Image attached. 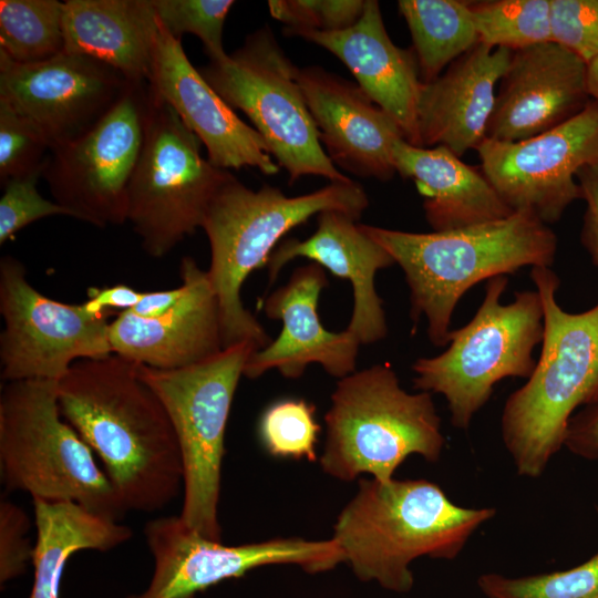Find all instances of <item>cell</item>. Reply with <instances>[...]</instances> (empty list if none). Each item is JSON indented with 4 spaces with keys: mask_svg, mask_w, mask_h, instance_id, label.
I'll return each instance as SVG.
<instances>
[{
    "mask_svg": "<svg viewBox=\"0 0 598 598\" xmlns=\"http://www.w3.org/2000/svg\"><path fill=\"white\" fill-rule=\"evenodd\" d=\"M138 367L115 353L79 360L58 381V399L127 511L150 513L183 489V463L167 410Z\"/></svg>",
    "mask_w": 598,
    "mask_h": 598,
    "instance_id": "cell-1",
    "label": "cell"
},
{
    "mask_svg": "<svg viewBox=\"0 0 598 598\" xmlns=\"http://www.w3.org/2000/svg\"><path fill=\"white\" fill-rule=\"evenodd\" d=\"M495 515L492 507L453 503L437 484L423 478L382 483L361 477L331 538L359 580L408 594L414 586L410 566L415 559H455Z\"/></svg>",
    "mask_w": 598,
    "mask_h": 598,
    "instance_id": "cell-2",
    "label": "cell"
},
{
    "mask_svg": "<svg viewBox=\"0 0 598 598\" xmlns=\"http://www.w3.org/2000/svg\"><path fill=\"white\" fill-rule=\"evenodd\" d=\"M360 226L403 270L413 326L424 316L435 347L448 344L453 312L467 290L523 267H550L558 247L554 230L528 212L445 231Z\"/></svg>",
    "mask_w": 598,
    "mask_h": 598,
    "instance_id": "cell-3",
    "label": "cell"
},
{
    "mask_svg": "<svg viewBox=\"0 0 598 598\" xmlns=\"http://www.w3.org/2000/svg\"><path fill=\"white\" fill-rule=\"evenodd\" d=\"M368 206L364 188L352 179L286 196L268 185L254 190L230 174L209 204L202 225L210 247L207 274L219 305L224 349L250 342L260 350L270 342L264 327L245 308L240 290L254 270L267 266L282 236L327 210L358 220Z\"/></svg>",
    "mask_w": 598,
    "mask_h": 598,
    "instance_id": "cell-4",
    "label": "cell"
},
{
    "mask_svg": "<svg viewBox=\"0 0 598 598\" xmlns=\"http://www.w3.org/2000/svg\"><path fill=\"white\" fill-rule=\"evenodd\" d=\"M530 278L544 309L542 351L530 377L506 400L501 432L516 472L536 478L564 446L574 411L598 403V303L565 311L550 267H533Z\"/></svg>",
    "mask_w": 598,
    "mask_h": 598,
    "instance_id": "cell-5",
    "label": "cell"
},
{
    "mask_svg": "<svg viewBox=\"0 0 598 598\" xmlns=\"http://www.w3.org/2000/svg\"><path fill=\"white\" fill-rule=\"evenodd\" d=\"M324 422L319 462L344 482L363 474L389 482L408 456L437 462L445 446L432 394L405 391L389 363L339 379Z\"/></svg>",
    "mask_w": 598,
    "mask_h": 598,
    "instance_id": "cell-6",
    "label": "cell"
},
{
    "mask_svg": "<svg viewBox=\"0 0 598 598\" xmlns=\"http://www.w3.org/2000/svg\"><path fill=\"white\" fill-rule=\"evenodd\" d=\"M0 471L9 491L32 498L75 502L117 522L127 512L91 447L62 416L54 380L2 386Z\"/></svg>",
    "mask_w": 598,
    "mask_h": 598,
    "instance_id": "cell-7",
    "label": "cell"
},
{
    "mask_svg": "<svg viewBox=\"0 0 598 598\" xmlns=\"http://www.w3.org/2000/svg\"><path fill=\"white\" fill-rule=\"evenodd\" d=\"M507 285L506 276L487 280L476 313L462 328L451 330L447 349L412 364L414 388L442 394L456 429H468L496 383L506 378L528 379L535 369L533 352L544 334L543 302L537 290H524L503 305Z\"/></svg>",
    "mask_w": 598,
    "mask_h": 598,
    "instance_id": "cell-8",
    "label": "cell"
},
{
    "mask_svg": "<svg viewBox=\"0 0 598 598\" xmlns=\"http://www.w3.org/2000/svg\"><path fill=\"white\" fill-rule=\"evenodd\" d=\"M256 351L252 343L241 342L182 369L138 367L140 377L166 408L177 436L183 463L179 517L215 540H221L218 504L228 416L246 363Z\"/></svg>",
    "mask_w": 598,
    "mask_h": 598,
    "instance_id": "cell-9",
    "label": "cell"
},
{
    "mask_svg": "<svg viewBox=\"0 0 598 598\" xmlns=\"http://www.w3.org/2000/svg\"><path fill=\"white\" fill-rule=\"evenodd\" d=\"M299 70L267 25L248 34L231 54L198 69L231 109L247 115L290 184L308 175L348 182L322 147Z\"/></svg>",
    "mask_w": 598,
    "mask_h": 598,
    "instance_id": "cell-10",
    "label": "cell"
},
{
    "mask_svg": "<svg viewBox=\"0 0 598 598\" xmlns=\"http://www.w3.org/2000/svg\"><path fill=\"white\" fill-rule=\"evenodd\" d=\"M151 89L141 154L127 189V221L144 251L162 258L202 228L229 177L200 154V141Z\"/></svg>",
    "mask_w": 598,
    "mask_h": 598,
    "instance_id": "cell-11",
    "label": "cell"
},
{
    "mask_svg": "<svg viewBox=\"0 0 598 598\" xmlns=\"http://www.w3.org/2000/svg\"><path fill=\"white\" fill-rule=\"evenodd\" d=\"M150 104V84L131 83L91 131L50 152L42 177L70 217L99 228L127 221V189L141 154Z\"/></svg>",
    "mask_w": 598,
    "mask_h": 598,
    "instance_id": "cell-12",
    "label": "cell"
},
{
    "mask_svg": "<svg viewBox=\"0 0 598 598\" xmlns=\"http://www.w3.org/2000/svg\"><path fill=\"white\" fill-rule=\"evenodd\" d=\"M1 379L7 382L61 380L72 364L113 353L111 313L93 315L83 305L51 299L27 279L24 265L12 256L0 260Z\"/></svg>",
    "mask_w": 598,
    "mask_h": 598,
    "instance_id": "cell-13",
    "label": "cell"
},
{
    "mask_svg": "<svg viewBox=\"0 0 598 598\" xmlns=\"http://www.w3.org/2000/svg\"><path fill=\"white\" fill-rule=\"evenodd\" d=\"M144 536L154 573L145 591L126 598H195L223 580L264 566L293 565L308 574H319L344 563L332 538L280 537L229 546L202 536L179 516L148 520Z\"/></svg>",
    "mask_w": 598,
    "mask_h": 598,
    "instance_id": "cell-14",
    "label": "cell"
},
{
    "mask_svg": "<svg viewBox=\"0 0 598 598\" xmlns=\"http://www.w3.org/2000/svg\"><path fill=\"white\" fill-rule=\"evenodd\" d=\"M481 168L513 212H528L549 225L581 199L576 174L598 164V102L536 136L502 142L485 138L475 150Z\"/></svg>",
    "mask_w": 598,
    "mask_h": 598,
    "instance_id": "cell-15",
    "label": "cell"
},
{
    "mask_svg": "<svg viewBox=\"0 0 598 598\" xmlns=\"http://www.w3.org/2000/svg\"><path fill=\"white\" fill-rule=\"evenodd\" d=\"M131 83L87 55L62 52L43 62L19 64L0 52V100L41 131L50 152L91 131Z\"/></svg>",
    "mask_w": 598,
    "mask_h": 598,
    "instance_id": "cell-16",
    "label": "cell"
},
{
    "mask_svg": "<svg viewBox=\"0 0 598 598\" xmlns=\"http://www.w3.org/2000/svg\"><path fill=\"white\" fill-rule=\"evenodd\" d=\"M148 84L198 137L214 166L226 171L256 167L265 175L279 172L261 135L207 83L188 60L182 42L158 19Z\"/></svg>",
    "mask_w": 598,
    "mask_h": 598,
    "instance_id": "cell-17",
    "label": "cell"
},
{
    "mask_svg": "<svg viewBox=\"0 0 598 598\" xmlns=\"http://www.w3.org/2000/svg\"><path fill=\"white\" fill-rule=\"evenodd\" d=\"M587 73L584 60L554 42L512 52L486 138L517 142L576 116L591 100Z\"/></svg>",
    "mask_w": 598,
    "mask_h": 598,
    "instance_id": "cell-18",
    "label": "cell"
},
{
    "mask_svg": "<svg viewBox=\"0 0 598 598\" xmlns=\"http://www.w3.org/2000/svg\"><path fill=\"white\" fill-rule=\"evenodd\" d=\"M327 285L326 269L310 262L297 268L286 285L267 297L265 313L281 320L282 329L275 340L251 354L244 377L257 379L275 369L287 379H298L311 363H319L338 379L355 371L358 339L347 329L327 330L319 319L318 301Z\"/></svg>",
    "mask_w": 598,
    "mask_h": 598,
    "instance_id": "cell-19",
    "label": "cell"
},
{
    "mask_svg": "<svg viewBox=\"0 0 598 598\" xmlns=\"http://www.w3.org/2000/svg\"><path fill=\"white\" fill-rule=\"evenodd\" d=\"M298 81L332 163L358 176L391 179L392 146L404 138L395 121L358 84L320 66L300 69Z\"/></svg>",
    "mask_w": 598,
    "mask_h": 598,
    "instance_id": "cell-20",
    "label": "cell"
},
{
    "mask_svg": "<svg viewBox=\"0 0 598 598\" xmlns=\"http://www.w3.org/2000/svg\"><path fill=\"white\" fill-rule=\"evenodd\" d=\"M179 274L186 293L169 312L142 319L126 310L110 322L113 353L142 365L175 370L204 362L224 349L219 305L207 270L184 257Z\"/></svg>",
    "mask_w": 598,
    "mask_h": 598,
    "instance_id": "cell-21",
    "label": "cell"
},
{
    "mask_svg": "<svg viewBox=\"0 0 598 598\" xmlns=\"http://www.w3.org/2000/svg\"><path fill=\"white\" fill-rule=\"evenodd\" d=\"M297 35L334 54L362 91L401 128L404 140L421 146L417 104L422 81L413 50L395 45L384 27L380 3L365 0L359 20L344 30H300Z\"/></svg>",
    "mask_w": 598,
    "mask_h": 598,
    "instance_id": "cell-22",
    "label": "cell"
},
{
    "mask_svg": "<svg viewBox=\"0 0 598 598\" xmlns=\"http://www.w3.org/2000/svg\"><path fill=\"white\" fill-rule=\"evenodd\" d=\"M347 214L327 210L318 215V227L307 239L290 238L279 244L267 261L269 283L292 259L303 257L339 278L353 290V310L347 330L360 344L383 340L388 324L379 297L375 274L394 265L392 256Z\"/></svg>",
    "mask_w": 598,
    "mask_h": 598,
    "instance_id": "cell-23",
    "label": "cell"
},
{
    "mask_svg": "<svg viewBox=\"0 0 598 598\" xmlns=\"http://www.w3.org/2000/svg\"><path fill=\"white\" fill-rule=\"evenodd\" d=\"M512 51L478 42L429 83H422L417 126L422 147L445 146L458 157L486 138L495 87Z\"/></svg>",
    "mask_w": 598,
    "mask_h": 598,
    "instance_id": "cell-24",
    "label": "cell"
},
{
    "mask_svg": "<svg viewBox=\"0 0 598 598\" xmlns=\"http://www.w3.org/2000/svg\"><path fill=\"white\" fill-rule=\"evenodd\" d=\"M396 173L414 182L433 231L498 220L514 212L482 168L465 164L447 147L414 146L399 138L392 146Z\"/></svg>",
    "mask_w": 598,
    "mask_h": 598,
    "instance_id": "cell-25",
    "label": "cell"
},
{
    "mask_svg": "<svg viewBox=\"0 0 598 598\" xmlns=\"http://www.w3.org/2000/svg\"><path fill=\"white\" fill-rule=\"evenodd\" d=\"M64 52L102 61L132 83H148L157 33L152 0H66Z\"/></svg>",
    "mask_w": 598,
    "mask_h": 598,
    "instance_id": "cell-26",
    "label": "cell"
},
{
    "mask_svg": "<svg viewBox=\"0 0 598 598\" xmlns=\"http://www.w3.org/2000/svg\"><path fill=\"white\" fill-rule=\"evenodd\" d=\"M37 538L31 561L34 581L29 598H60V584L69 558L80 550H111L132 537L117 520L75 502L32 498Z\"/></svg>",
    "mask_w": 598,
    "mask_h": 598,
    "instance_id": "cell-27",
    "label": "cell"
},
{
    "mask_svg": "<svg viewBox=\"0 0 598 598\" xmlns=\"http://www.w3.org/2000/svg\"><path fill=\"white\" fill-rule=\"evenodd\" d=\"M398 10L410 30L422 83L439 78L480 42L470 1L399 0Z\"/></svg>",
    "mask_w": 598,
    "mask_h": 598,
    "instance_id": "cell-28",
    "label": "cell"
},
{
    "mask_svg": "<svg viewBox=\"0 0 598 598\" xmlns=\"http://www.w3.org/2000/svg\"><path fill=\"white\" fill-rule=\"evenodd\" d=\"M63 6L58 0H1L0 52L19 64L64 52Z\"/></svg>",
    "mask_w": 598,
    "mask_h": 598,
    "instance_id": "cell-29",
    "label": "cell"
},
{
    "mask_svg": "<svg viewBox=\"0 0 598 598\" xmlns=\"http://www.w3.org/2000/svg\"><path fill=\"white\" fill-rule=\"evenodd\" d=\"M478 41L512 52L551 42L550 0L470 1Z\"/></svg>",
    "mask_w": 598,
    "mask_h": 598,
    "instance_id": "cell-30",
    "label": "cell"
},
{
    "mask_svg": "<svg viewBox=\"0 0 598 598\" xmlns=\"http://www.w3.org/2000/svg\"><path fill=\"white\" fill-rule=\"evenodd\" d=\"M477 587L485 598H598V551L563 571L522 577L483 574Z\"/></svg>",
    "mask_w": 598,
    "mask_h": 598,
    "instance_id": "cell-31",
    "label": "cell"
},
{
    "mask_svg": "<svg viewBox=\"0 0 598 598\" xmlns=\"http://www.w3.org/2000/svg\"><path fill=\"white\" fill-rule=\"evenodd\" d=\"M316 406L302 399H285L262 413L258 434L267 452L277 457L317 460L320 425Z\"/></svg>",
    "mask_w": 598,
    "mask_h": 598,
    "instance_id": "cell-32",
    "label": "cell"
},
{
    "mask_svg": "<svg viewBox=\"0 0 598 598\" xmlns=\"http://www.w3.org/2000/svg\"><path fill=\"white\" fill-rule=\"evenodd\" d=\"M158 21L175 39L196 35L209 61L224 59L223 30L233 0H152Z\"/></svg>",
    "mask_w": 598,
    "mask_h": 598,
    "instance_id": "cell-33",
    "label": "cell"
},
{
    "mask_svg": "<svg viewBox=\"0 0 598 598\" xmlns=\"http://www.w3.org/2000/svg\"><path fill=\"white\" fill-rule=\"evenodd\" d=\"M50 145L41 131L0 100V183L24 177L48 163Z\"/></svg>",
    "mask_w": 598,
    "mask_h": 598,
    "instance_id": "cell-34",
    "label": "cell"
},
{
    "mask_svg": "<svg viewBox=\"0 0 598 598\" xmlns=\"http://www.w3.org/2000/svg\"><path fill=\"white\" fill-rule=\"evenodd\" d=\"M365 0H272L270 14L286 24L285 33L300 30L340 31L361 17Z\"/></svg>",
    "mask_w": 598,
    "mask_h": 598,
    "instance_id": "cell-35",
    "label": "cell"
},
{
    "mask_svg": "<svg viewBox=\"0 0 598 598\" xmlns=\"http://www.w3.org/2000/svg\"><path fill=\"white\" fill-rule=\"evenodd\" d=\"M551 42L587 64L598 58V0H550Z\"/></svg>",
    "mask_w": 598,
    "mask_h": 598,
    "instance_id": "cell-36",
    "label": "cell"
},
{
    "mask_svg": "<svg viewBox=\"0 0 598 598\" xmlns=\"http://www.w3.org/2000/svg\"><path fill=\"white\" fill-rule=\"evenodd\" d=\"M45 167L47 165L24 177L11 179L2 186L3 194L0 198L1 245L35 220L53 215L70 216L65 208L44 198L38 192L37 184L39 178L43 176Z\"/></svg>",
    "mask_w": 598,
    "mask_h": 598,
    "instance_id": "cell-37",
    "label": "cell"
},
{
    "mask_svg": "<svg viewBox=\"0 0 598 598\" xmlns=\"http://www.w3.org/2000/svg\"><path fill=\"white\" fill-rule=\"evenodd\" d=\"M31 522L27 513L8 499L0 503V580L1 584L22 575L31 560L33 546L28 533Z\"/></svg>",
    "mask_w": 598,
    "mask_h": 598,
    "instance_id": "cell-38",
    "label": "cell"
},
{
    "mask_svg": "<svg viewBox=\"0 0 598 598\" xmlns=\"http://www.w3.org/2000/svg\"><path fill=\"white\" fill-rule=\"evenodd\" d=\"M576 178L586 203L580 241L598 269V164L580 168Z\"/></svg>",
    "mask_w": 598,
    "mask_h": 598,
    "instance_id": "cell-39",
    "label": "cell"
},
{
    "mask_svg": "<svg viewBox=\"0 0 598 598\" xmlns=\"http://www.w3.org/2000/svg\"><path fill=\"white\" fill-rule=\"evenodd\" d=\"M564 446L581 457L598 458V403L573 415L566 430Z\"/></svg>",
    "mask_w": 598,
    "mask_h": 598,
    "instance_id": "cell-40",
    "label": "cell"
},
{
    "mask_svg": "<svg viewBox=\"0 0 598 598\" xmlns=\"http://www.w3.org/2000/svg\"><path fill=\"white\" fill-rule=\"evenodd\" d=\"M142 293V291H137L123 283L111 287L90 288L87 300L82 305L86 311L93 315L112 313L113 309L126 311L137 305Z\"/></svg>",
    "mask_w": 598,
    "mask_h": 598,
    "instance_id": "cell-41",
    "label": "cell"
},
{
    "mask_svg": "<svg viewBox=\"0 0 598 598\" xmlns=\"http://www.w3.org/2000/svg\"><path fill=\"white\" fill-rule=\"evenodd\" d=\"M186 285L167 290L143 292L135 307L127 310L142 319H156L169 312L186 293Z\"/></svg>",
    "mask_w": 598,
    "mask_h": 598,
    "instance_id": "cell-42",
    "label": "cell"
},
{
    "mask_svg": "<svg viewBox=\"0 0 598 598\" xmlns=\"http://www.w3.org/2000/svg\"><path fill=\"white\" fill-rule=\"evenodd\" d=\"M587 83L590 97L598 102V58L588 64Z\"/></svg>",
    "mask_w": 598,
    "mask_h": 598,
    "instance_id": "cell-43",
    "label": "cell"
}]
</instances>
